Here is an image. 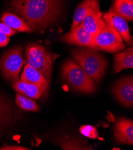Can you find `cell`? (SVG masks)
<instances>
[{
	"label": "cell",
	"mask_w": 133,
	"mask_h": 150,
	"mask_svg": "<svg viewBox=\"0 0 133 150\" xmlns=\"http://www.w3.org/2000/svg\"><path fill=\"white\" fill-rule=\"evenodd\" d=\"M63 0H12L13 10L33 31H44L60 15Z\"/></svg>",
	"instance_id": "1"
},
{
	"label": "cell",
	"mask_w": 133,
	"mask_h": 150,
	"mask_svg": "<svg viewBox=\"0 0 133 150\" xmlns=\"http://www.w3.org/2000/svg\"><path fill=\"white\" fill-rule=\"evenodd\" d=\"M73 59L93 81L99 83L107 69V61L96 49H75L72 52Z\"/></svg>",
	"instance_id": "2"
},
{
	"label": "cell",
	"mask_w": 133,
	"mask_h": 150,
	"mask_svg": "<svg viewBox=\"0 0 133 150\" xmlns=\"http://www.w3.org/2000/svg\"><path fill=\"white\" fill-rule=\"evenodd\" d=\"M25 58L27 65L39 71L50 81L54 57L45 47L37 43L27 45Z\"/></svg>",
	"instance_id": "3"
},
{
	"label": "cell",
	"mask_w": 133,
	"mask_h": 150,
	"mask_svg": "<svg viewBox=\"0 0 133 150\" xmlns=\"http://www.w3.org/2000/svg\"><path fill=\"white\" fill-rule=\"evenodd\" d=\"M62 77L73 89L84 93H92L96 90L94 81L76 63L66 61L62 68Z\"/></svg>",
	"instance_id": "4"
},
{
	"label": "cell",
	"mask_w": 133,
	"mask_h": 150,
	"mask_svg": "<svg viewBox=\"0 0 133 150\" xmlns=\"http://www.w3.org/2000/svg\"><path fill=\"white\" fill-rule=\"evenodd\" d=\"M23 64L22 47L16 46L9 49L3 55L0 62L3 76L9 81L14 83L19 80V73Z\"/></svg>",
	"instance_id": "5"
},
{
	"label": "cell",
	"mask_w": 133,
	"mask_h": 150,
	"mask_svg": "<svg viewBox=\"0 0 133 150\" xmlns=\"http://www.w3.org/2000/svg\"><path fill=\"white\" fill-rule=\"evenodd\" d=\"M94 44L97 50L109 53H118L125 49L121 35L115 28L108 25L94 37Z\"/></svg>",
	"instance_id": "6"
},
{
	"label": "cell",
	"mask_w": 133,
	"mask_h": 150,
	"mask_svg": "<svg viewBox=\"0 0 133 150\" xmlns=\"http://www.w3.org/2000/svg\"><path fill=\"white\" fill-rule=\"evenodd\" d=\"M61 40L69 44L96 49L94 44V36L86 31L81 23L63 35Z\"/></svg>",
	"instance_id": "7"
},
{
	"label": "cell",
	"mask_w": 133,
	"mask_h": 150,
	"mask_svg": "<svg viewBox=\"0 0 133 150\" xmlns=\"http://www.w3.org/2000/svg\"><path fill=\"white\" fill-rule=\"evenodd\" d=\"M113 93L124 106L132 108L133 106V78L126 77L118 81L113 87Z\"/></svg>",
	"instance_id": "8"
},
{
	"label": "cell",
	"mask_w": 133,
	"mask_h": 150,
	"mask_svg": "<svg viewBox=\"0 0 133 150\" xmlns=\"http://www.w3.org/2000/svg\"><path fill=\"white\" fill-rule=\"evenodd\" d=\"M103 20L106 25L115 28L121 35L122 38L128 45H132V37L129 33V29L127 22L117 14L112 8L103 15Z\"/></svg>",
	"instance_id": "9"
},
{
	"label": "cell",
	"mask_w": 133,
	"mask_h": 150,
	"mask_svg": "<svg viewBox=\"0 0 133 150\" xmlns=\"http://www.w3.org/2000/svg\"><path fill=\"white\" fill-rule=\"evenodd\" d=\"M115 137L121 144H133V122L132 120L120 118L115 125Z\"/></svg>",
	"instance_id": "10"
},
{
	"label": "cell",
	"mask_w": 133,
	"mask_h": 150,
	"mask_svg": "<svg viewBox=\"0 0 133 150\" xmlns=\"http://www.w3.org/2000/svg\"><path fill=\"white\" fill-rule=\"evenodd\" d=\"M81 24L86 31L94 37L101 31L107 25L103 20L100 8L88 13L82 21Z\"/></svg>",
	"instance_id": "11"
},
{
	"label": "cell",
	"mask_w": 133,
	"mask_h": 150,
	"mask_svg": "<svg viewBox=\"0 0 133 150\" xmlns=\"http://www.w3.org/2000/svg\"><path fill=\"white\" fill-rule=\"evenodd\" d=\"M13 88L19 93L33 99H38L47 89L45 87L19 80L13 84Z\"/></svg>",
	"instance_id": "12"
},
{
	"label": "cell",
	"mask_w": 133,
	"mask_h": 150,
	"mask_svg": "<svg viewBox=\"0 0 133 150\" xmlns=\"http://www.w3.org/2000/svg\"><path fill=\"white\" fill-rule=\"evenodd\" d=\"M98 8H100L99 0H84L75 11L70 31L81 23L88 13Z\"/></svg>",
	"instance_id": "13"
},
{
	"label": "cell",
	"mask_w": 133,
	"mask_h": 150,
	"mask_svg": "<svg viewBox=\"0 0 133 150\" xmlns=\"http://www.w3.org/2000/svg\"><path fill=\"white\" fill-rule=\"evenodd\" d=\"M20 80L46 88L49 84V81L39 71L27 64L24 68Z\"/></svg>",
	"instance_id": "14"
},
{
	"label": "cell",
	"mask_w": 133,
	"mask_h": 150,
	"mask_svg": "<svg viewBox=\"0 0 133 150\" xmlns=\"http://www.w3.org/2000/svg\"><path fill=\"white\" fill-rule=\"evenodd\" d=\"M133 68V49L132 47L114 55V71L116 73Z\"/></svg>",
	"instance_id": "15"
},
{
	"label": "cell",
	"mask_w": 133,
	"mask_h": 150,
	"mask_svg": "<svg viewBox=\"0 0 133 150\" xmlns=\"http://www.w3.org/2000/svg\"><path fill=\"white\" fill-rule=\"evenodd\" d=\"M1 22L14 31L25 33L32 31L31 28L25 21L16 14L10 13H4L1 17Z\"/></svg>",
	"instance_id": "16"
},
{
	"label": "cell",
	"mask_w": 133,
	"mask_h": 150,
	"mask_svg": "<svg viewBox=\"0 0 133 150\" xmlns=\"http://www.w3.org/2000/svg\"><path fill=\"white\" fill-rule=\"evenodd\" d=\"M112 9L126 21L133 20V2L129 0H115Z\"/></svg>",
	"instance_id": "17"
},
{
	"label": "cell",
	"mask_w": 133,
	"mask_h": 150,
	"mask_svg": "<svg viewBox=\"0 0 133 150\" xmlns=\"http://www.w3.org/2000/svg\"><path fill=\"white\" fill-rule=\"evenodd\" d=\"M11 102L0 95V130L7 125L11 118Z\"/></svg>",
	"instance_id": "18"
},
{
	"label": "cell",
	"mask_w": 133,
	"mask_h": 150,
	"mask_svg": "<svg viewBox=\"0 0 133 150\" xmlns=\"http://www.w3.org/2000/svg\"><path fill=\"white\" fill-rule=\"evenodd\" d=\"M16 102L22 110L30 112H38L39 110L38 105L34 100L21 93L16 94Z\"/></svg>",
	"instance_id": "19"
},
{
	"label": "cell",
	"mask_w": 133,
	"mask_h": 150,
	"mask_svg": "<svg viewBox=\"0 0 133 150\" xmlns=\"http://www.w3.org/2000/svg\"><path fill=\"white\" fill-rule=\"evenodd\" d=\"M80 132L83 136L91 139H96L98 137L99 133L97 129L91 125H84L80 127Z\"/></svg>",
	"instance_id": "20"
},
{
	"label": "cell",
	"mask_w": 133,
	"mask_h": 150,
	"mask_svg": "<svg viewBox=\"0 0 133 150\" xmlns=\"http://www.w3.org/2000/svg\"><path fill=\"white\" fill-rule=\"evenodd\" d=\"M0 31L6 34L8 37L13 36L17 34V33L14 30L12 29L9 26L2 22L0 23Z\"/></svg>",
	"instance_id": "21"
},
{
	"label": "cell",
	"mask_w": 133,
	"mask_h": 150,
	"mask_svg": "<svg viewBox=\"0 0 133 150\" xmlns=\"http://www.w3.org/2000/svg\"><path fill=\"white\" fill-rule=\"evenodd\" d=\"M10 41V37L0 31V47H5Z\"/></svg>",
	"instance_id": "22"
},
{
	"label": "cell",
	"mask_w": 133,
	"mask_h": 150,
	"mask_svg": "<svg viewBox=\"0 0 133 150\" xmlns=\"http://www.w3.org/2000/svg\"><path fill=\"white\" fill-rule=\"evenodd\" d=\"M1 150H28V148L18 145H8L0 148Z\"/></svg>",
	"instance_id": "23"
},
{
	"label": "cell",
	"mask_w": 133,
	"mask_h": 150,
	"mask_svg": "<svg viewBox=\"0 0 133 150\" xmlns=\"http://www.w3.org/2000/svg\"><path fill=\"white\" fill-rule=\"evenodd\" d=\"M129 1H132V2H133V0H129Z\"/></svg>",
	"instance_id": "24"
}]
</instances>
